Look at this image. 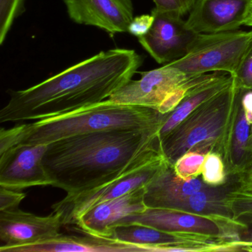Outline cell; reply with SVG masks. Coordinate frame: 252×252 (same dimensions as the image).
Segmentation results:
<instances>
[{
	"label": "cell",
	"instance_id": "obj_11",
	"mask_svg": "<svg viewBox=\"0 0 252 252\" xmlns=\"http://www.w3.org/2000/svg\"><path fill=\"white\" fill-rule=\"evenodd\" d=\"M67 14L76 24L94 26L108 33H128L134 19L132 0H64Z\"/></svg>",
	"mask_w": 252,
	"mask_h": 252
},
{
	"label": "cell",
	"instance_id": "obj_20",
	"mask_svg": "<svg viewBox=\"0 0 252 252\" xmlns=\"http://www.w3.org/2000/svg\"><path fill=\"white\" fill-rule=\"evenodd\" d=\"M235 84V83H234ZM234 122H233L231 149L230 158L234 166H238L243 161L246 156V149L251 135L250 124L246 117V113L240 104L237 94L236 87L235 109H234Z\"/></svg>",
	"mask_w": 252,
	"mask_h": 252
},
{
	"label": "cell",
	"instance_id": "obj_5",
	"mask_svg": "<svg viewBox=\"0 0 252 252\" xmlns=\"http://www.w3.org/2000/svg\"><path fill=\"white\" fill-rule=\"evenodd\" d=\"M251 38V32L232 31L197 35L187 55L169 63L189 76L222 72L234 76Z\"/></svg>",
	"mask_w": 252,
	"mask_h": 252
},
{
	"label": "cell",
	"instance_id": "obj_23",
	"mask_svg": "<svg viewBox=\"0 0 252 252\" xmlns=\"http://www.w3.org/2000/svg\"><path fill=\"white\" fill-rule=\"evenodd\" d=\"M202 175L205 184L209 185H220L225 181V167L220 155L216 153H208L206 154Z\"/></svg>",
	"mask_w": 252,
	"mask_h": 252
},
{
	"label": "cell",
	"instance_id": "obj_33",
	"mask_svg": "<svg viewBox=\"0 0 252 252\" xmlns=\"http://www.w3.org/2000/svg\"><path fill=\"white\" fill-rule=\"evenodd\" d=\"M250 251H252V249H251V250H250Z\"/></svg>",
	"mask_w": 252,
	"mask_h": 252
},
{
	"label": "cell",
	"instance_id": "obj_27",
	"mask_svg": "<svg viewBox=\"0 0 252 252\" xmlns=\"http://www.w3.org/2000/svg\"><path fill=\"white\" fill-rule=\"evenodd\" d=\"M233 213V218L243 214H252V194L242 193L228 200Z\"/></svg>",
	"mask_w": 252,
	"mask_h": 252
},
{
	"label": "cell",
	"instance_id": "obj_14",
	"mask_svg": "<svg viewBox=\"0 0 252 252\" xmlns=\"http://www.w3.org/2000/svg\"><path fill=\"white\" fill-rule=\"evenodd\" d=\"M145 191L146 186L122 197L99 203L85 212L75 225L85 234L111 238L113 228L120 220L147 209L144 203Z\"/></svg>",
	"mask_w": 252,
	"mask_h": 252
},
{
	"label": "cell",
	"instance_id": "obj_15",
	"mask_svg": "<svg viewBox=\"0 0 252 252\" xmlns=\"http://www.w3.org/2000/svg\"><path fill=\"white\" fill-rule=\"evenodd\" d=\"M5 252H151L138 245L122 243L113 238L61 235L41 243L11 248Z\"/></svg>",
	"mask_w": 252,
	"mask_h": 252
},
{
	"label": "cell",
	"instance_id": "obj_1",
	"mask_svg": "<svg viewBox=\"0 0 252 252\" xmlns=\"http://www.w3.org/2000/svg\"><path fill=\"white\" fill-rule=\"evenodd\" d=\"M160 129H112L59 140L47 145L42 163L52 187L76 194L163 157Z\"/></svg>",
	"mask_w": 252,
	"mask_h": 252
},
{
	"label": "cell",
	"instance_id": "obj_18",
	"mask_svg": "<svg viewBox=\"0 0 252 252\" xmlns=\"http://www.w3.org/2000/svg\"><path fill=\"white\" fill-rule=\"evenodd\" d=\"M227 74L228 73H224L219 77L192 90L171 113H168L159 130L160 141L185 120L199 106L225 89L233 79L232 76Z\"/></svg>",
	"mask_w": 252,
	"mask_h": 252
},
{
	"label": "cell",
	"instance_id": "obj_9",
	"mask_svg": "<svg viewBox=\"0 0 252 252\" xmlns=\"http://www.w3.org/2000/svg\"><path fill=\"white\" fill-rule=\"evenodd\" d=\"M189 76H191L168 63L159 68L141 73L138 80L131 79L108 99L118 104L158 110L165 98Z\"/></svg>",
	"mask_w": 252,
	"mask_h": 252
},
{
	"label": "cell",
	"instance_id": "obj_7",
	"mask_svg": "<svg viewBox=\"0 0 252 252\" xmlns=\"http://www.w3.org/2000/svg\"><path fill=\"white\" fill-rule=\"evenodd\" d=\"M153 25L144 36L138 38L144 49L158 64H168L187 55L198 33L190 30L181 16L152 10Z\"/></svg>",
	"mask_w": 252,
	"mask_h": 252
},
{
	"label": "cell",
	"instance_id": "obj_26",
	"mask_svg": "<svg viewBox=\"0 0 252 252\" xmlns=\"http://www.w3.org/2000/svg\"><path fill=\"white\" fill-rule=\"evenodd\" d=\"M26 197L25 193L0 186V211L18 209L20 203Z\"/></svg>",
	"mask_w": 252,
	"mask_h": 252
},
{
	"label": "cell",
	"instance_id": "obj_6",
	"mask_svg": "<svg viewBox=\"0 0 252 252\" xmlns=\"http://www.w3.org/2000/svg\"><path fill=\"white\" fill-rule=\"evenodd\" d=\"M165 161L164 158H160L99 187L67 194L51 208L54 212L61 215L64 225H75L78 219L91 208L145 187L161 169Z\"/></svg>",
	"mask_w": 252,
	"mask_h": 252
},
{
	"label": "cell",
	"instance_id": "obj_30",
	"mask_svg": "<svg viewBox=\"0 0 252 252\" xmlns=\"http://www.w3.org/2000/svg\"><path fill=\"white\" fill-rule=\"evenodd\" d=\"M237 94L246 113V119L250 125H252V90L237 87Z\"/></svg>",
	"mask_w": 252,
	"mask_h": 252
},
{
	"label": "cell",
	"instance_id": "obj_13",
	"mask_svg": "<svg viewBox=\"0 0 252 252\" xmlns=\"http://www.w3.org/2000/svg\"><path fill=\"white\" fill-rule=\"evenodd\" d=\"M252 0H197L186 23L195 33H218L244 26Z\"/></svg>",
	"mask_w": 252,
	"mask_h": 252
},
{
	"label": "cell",
	"instance_id": "obj_32",
	"mask_svg": "<svg viewBox=\"0 0 252 252\" xmlns=\"http://www.w3.org/2000/svg\"><path fill=\"white\" fill-rule=\"evenodd\" d=\"M250 181H249V187H248V190L249 191H252V175H250ZM249 194H252V193H249Z\"/></svg>",
	"mask_w": 252,
	"mask_h": 252
},
{
	"label": "cell",
	"instance_id": "obj_10",
	"mask_svg": "<svg viewBox=\"0 0 252 252\" xmlns=\"http://www.w3.org/2000/svg\"><path fill=\"white\" fill-rule=\"evenodd\" d=\"M47 145L21 144L0 155V186L20 191L52 186L42 163Z\"/></svg>",
	"mask_w": 252,
	"mask_h": 252
},
{
	"label": "cell",
	"instance_id": "obj_21",
	"mask_svg": "<svg viewBox=\"0 0 252 252\" xmlns=\"http://www.w3.org/2000/svg\"><path fill=\"white\" fill-rule=\"evenodd\" d=\"M206 154L200 151L187 152L174 163L175 173L179 178L184 180L196 178L202 173Z\"/></svg>",
	"mask_w": 252,
	"mask_h": 252
},
{
	"label": "cell",
	"instance_id": "obj_25",
	"mask_svg": "<svg viewBox=\"0 0 252 252\" xmlns=\"http://www.w3.org/2000/svg\"><path fill=\"white\" fill-rule=\"evenodd\" d=\"M197 0H153L156 8L160 11L186 15L190 12Z\"/></svg>",
	"mask_w": 252,
	"mask_h": 252
},
{
	"label": "cell",
	"instance_id": "obj_3",
	"mask_svg": "<svg viewBox=\"0 0 252 252\" xmlns=\"http://www.w3.org/2000/svg\"><path fill=\"white\" fill-rule=\"evenodd\" d=\"M167 114L110 99L66 114L14 126L17 146L48 145L75 135L118 129L161 127Z\"/></svg>",
	"mask_w": 252,
	"mask_h": 252
},
{
	"label": "cell",
	"instance_id": "obj_17",
	"mask_svg": "<svg viewBox=\"0 0 252 252\" xmlns=\"http://www.w3.org/2000/svg\"><path fill=\"white\" fill-rule=\"evenodd\" d=\"M111 238L122 243L138 245L151 252H194L193 248L184 247V242L191 240L184 234H172L138 223L122 224L113 227Z\"/></svg>",
	"mask_w": 252,
	"mask_h": 252
},
{
	"label": "cell",
	"instance_id": "obj_8",
	"mask_svg": "<svg viewBox=\"0 0 252 252\" xmlns=\"http://www.w3.org/2000/svg\"><path fill=\"white\" fill-rule=\"evenodd\" d=\"M60 214L38 216L20 209L0 211V240L5 244L0 252L11 248L41 243L61 235L63 226Z\"/></svg>",
	"mask_w": 252,
	"mask_h": 252
},
{
	"label": "cell",
	"instance_id": "obj_24",
	"mask_svg": "<svg viewBox=\"0 0 252 252\" xmlns=\"http://www.w3.org/2000/svg\"><path fill=\"white\" fill-rule=\"evenodd\" d=\"M231 76L236 86L252 90V30L251 31L250 40L238 68L235 74Z\"/></svg>",
	"mask_w": 252,
	"mask_h": 252
},
{
	"label": "cell",
	"instance_id": "obj_28",
	"mask_svg": "<svg viewBox=\"0 0 252 252\" xmlns=\"http://www.w3.org/2000/svg\"><path fill=\"white\" fill-rule=\"evenodd\" d=\"M153 20L154 18L152 14L150 15L145 14V15L134 17L133 20L129 26L128 33L136 36L138 39L144 36L152 27Z\"/></svg>",
	"mask_w": 252,
	"mask_h": 252
},
{
	"label": "cell",
	"instance_id": "obj_2",
	"mask_svg": "<svg viewBox=\"0 0 252 252\" xmlns=\"http://www.w3.org/2000/svg\"><path fill=\"white\" fill-rule=\"evenodd\" d=\"M143 62L134 50L101 51L32 88L10 91L0 122L41 120L98 104L129 82Z\"/></svg>",
	"mask_w": 252,
	"mask_h": 252
},
{
	"label": "cell",
	"instance_id": "obj_12",
	"mask_svg": "<svg viewBox=\"0 0 252 252\" xmlns=\"http://www.w3.org/2000/svg\"><path fill=\"white\" fill-rule=\"evenodd\" d=\"M130 223L148 225L172 234H188L208 237L222 235L219 223L211 217L176 209L147 207L144 212L125 217L116 225Z\"/></svg>",
	"mask_w": 252,
	"mask_h": 252
},
{
	"label": "cell",
	"instance_id": "obj_29",
	"mask_svg": "<svg viewBox=\"0 0 252 252\" xmlns=\"http://www.w3.org/2000/svg\"><path fill=\"white\" fill-rule=\"evenodd\" d=\"M238 223L244 225L239 234L238 242L244 244H252V214H243L234 218Z\"/></svg>",
	"mask_w": 252,
	"mask_h": 252
},
{
	"label": "cell",
	"instance_id": "obj_4",
	"mask_svg": "<svg viewBox=\"0 0 252 252\" xmlns=\"http://www.w3.org/2000/svg\"><path fill=\"white\" fill-rule=\"evenodd\" d=\"M233 78V77H232ZM234 79L223 91L199 106L185 120L160 141L165 160L174 165L189 151L204 153L228 132L235 109Z\"/></svg>",
	"mask_w": 252,
	"mask_h": 252
},
{
	"label": "cell",
	"instance_id": "obj_31",
	"mask_svg": "<svg viewBox=\"0 0 252 252\" xmlns=\"http://www.w3.org/2000/svg\"><path fill=\"white\" fill-rule=\"evenodd\" d=\"M244 26L252 27V2L250 5V8H249V13H248Z\"/></svg>",
	"mask_w": 252,
	"mask_h": 252
},
{
	"label": "cell",
	"instance_id": "obj_16",
	"mask_svg": "<svg viewBox=\"0 0 252 252\" xmlns=\"http://www.w3.org/2000/svg\"><path fill=\"white\" fill-rule=\"evenodd\" d=\"M207 187L200 178H179L173 165L166 160L156 176L146 185L144 203L148 208L172 209L175 203Z\"/></svg>",
	"mask_w": 252,
	"mask_h": 252
},
{
	"label": "cell",
	"instance_id": "obj_22",
	"mask_svg": "<svg viewBox=\"0 0 252 252\" xmlns=\"http://www.w3.org/2000/svg\"><path fill=\"white\" fill-rule=\"evenodd\" d=\"M25 0H0V45L6 39L14 20L24 10Z\"/></svg>",
	"mask_w": 252,
	"mask_h": 252
},
{
	"label": "cell",
	"instance_id": "obj_19",
	"mask_svg": "<svg viewBox=\"0 0 252 252\" xmlns=\"http://www.w3.org/2000/svg\"><path fill=\"white\" fill-rule=\"evenodd\" d=\"M226 195H228V193L224 189L207 187L175 203L170 209L184 211L203 216H217L228 219L233 217V213Z\"/></svg>",
	"mask_w": 252,
	"mask_h": 252
}]
</instances>
